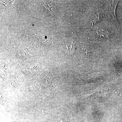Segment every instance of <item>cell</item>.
Wrapping results in <instances>:
<instances>
[{"mask_svg": "<svg viewBox=\"0 0 122 122\" xmlns=\"http://www.w3.org/2000/svg\"><path fill=\"white\" fill-rule=\"evenodd\" d=\"M102 20V16L100 13H96L94 15L92 18L91 22L92 25H94L96 24L101 22Z\"/></svg>", "mask_w": 122, "mask_h": 122, "instance_id": "3957f363", "label": "cell"}, {"mask_svg": "<svg viewBox=\"0 0 122 122\" xmlns=\"http://www.w3.org/2000/svg\"><path fill=\"white\" fill-rule=\"evenodd\" d=\"M119 2V1L118 0H112L110 1V10L111 14L114 20L116 25L118 27L119 24L116 17V11Z\"/></svg>", "mask_w": 122, "mask_h": 122, "instance_id": "6da1fadb", "label": "cell"}, {"mask_svg": "<svg viewBox=\"0 0 122 122\" xmlns=\"http://www.w3.org/2000/svg\"><path fill=\"white\" fill-rule=\"evenodd\" d=\"M96 33L97 36L99 38L104 37L107 39L110 38L111 34L109 31L106 29L100 28L96 30Z\"/></svg>", "mask_w": 122, "mask_h": 122, "instance_id": "7a4b0ae2", "label": "cell"}]
</instances>
